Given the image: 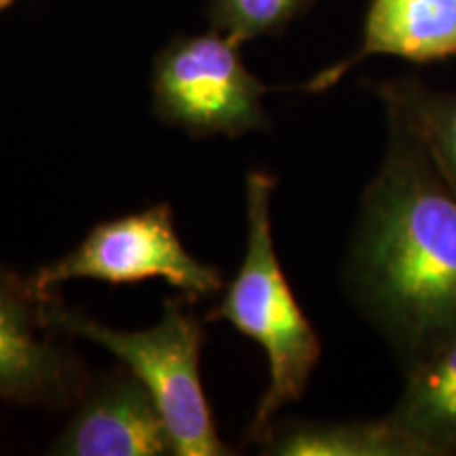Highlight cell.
Segmentation results:
<instances>
[{"label": "cell", "instance_id": "2", "mask_svg": "<svg viewBox=\"0 0 456 456\" xmlns=\"http://www.w3.org/2000/svg\"><path fill=\"white\" fill-rule=\"evenodd\" d=\"M277 184L269 171H249L245 180L248 248L224 298L205 317L224 322L262 346L269 359L271 385L256 408L249 437L260 442L275 414L305 395L322 357V340L300 309L279 265L271 228V195Z\"/></svg>", "mask_w": 456, "mask_h": 456}, {"label": "cell", "instance_id": "3", "mask_svg": "<svg viewBox=\"0 0 456 456\" xmlns=\"http://www.w3.org/2000/svg\"><path fill=\"white\" fill-rule=\"evenodd\" d=\"M191 305L184 296L167 298L161 322L142 332L108 328L66 306L57 292L49 302V315L57 328L98 342L138 376L167 425L174 454L226 456L232 448L220 440L199 374L203 326Z\"/></svg>", "mask_w": 456, "mask_h": 456}, {"label": "cell", "instance_id": "9", "mask_svg": "<svg viewBox=\"0 0 456 456\" xmlns=\"http://www.w3.org/2000/svg\"><path fill=\"white\" fill-rule=\"evenodd\" d=\"M387 419L427 456L456 452V336L408 363L406 387Z\"/></svg>", "mask_w": 456, "mask_h": 456}, {"label": "cell", "instance_id": "12", "mask_svg": "<svg viewBox=\"0 0 456 456\" xmlns=\"http://www.w3.org/2000/svg\"><path fill=\"white\" fill-rule=\"evenodd\" d=\"M311 4L313 0H209L208 17L212 30L241 45L281 32Z\"/></svg>", "mask_w": 456, "mask_h": 456}, {"label": "cell", "instance_id": "8", "mask_svg": "<svg viewBox=\"0 0 456 456\" xmlns=\"http://www.w3.org/2000/svg\"><path fill=\"white\" fill-rule=\"evenodd\" d=\"M456 53V0H372L363 21L359 49L326 68L305 91L319 94L372 55H395L410 61H436Z\"/></svg>", "mask_w": 456, "mask_h": 456}, {"label": "cell", "instance_id": "7", "mask_svg": "<svg viewBox=\"0 0 456 456\" xmlns=\"http://www.w3.org/2000/svg\"><path fill=\"white\" fill-rule=\"evenodd\" d=\"M51 454L161 456L174 446L155 399L123 366L87 387Z\"/></svg>", "mask_w": 456, "mask_h": 456}, {"label": "cell", "instance_id": "1", "mask_svg": "<svg viewBox=\"0 0 456 456\" xmlns=\"http://www.w3.org/2000/svg\"><path fill=\"white\" fill-rule=\"evenodd\" d=\"M389 117L385 161L353 232V300L412 363L456 336V192L408 125Z\"/></svg>", "mask_w": 456, "mask_h": 456}, {"label": "cell", "instance_id": "11", "mask_svg": "<svg viewBox=\"0 0 456 456\" xmlns=\"http://www.w3.org/2000/svg\"><path fill=\"white\" fill-rule=\"evenodd\" d=\"M387 112L408 125L456 192V91H431L416 81L379 89Z\"/></svg>", "mask_w": 456, "mask_h": 456}, {"label": "cell", "instance_id": "6", "mask_svg": "<svg viewBox=\"0 0 456 456\" xmlns=\"http://www.w3.org/2000/svg\"><path fill=\"white\" fill-rule=\"evenodd\" d=\"M57 292V289H55ZM55 292L0 265V399L66 410L91 385L70 334L49 315Z\"/></svg>", "mask_w": 456, "mask_h": 456}, {"label": "cell", "instance_id": "5", "mask_svg": "<svg viewBox=\"0 0 456 456\" xmlns=\"http://www.w3.org/2000/svg\"><path fill=\"white\" fill-rule=\"evenodd\" d=\"M30 279L43 292H55L72 279L112 285L165 279L191 302L212 298L222 289V273L188 254L174 226L167 203L114 218L91 228L77 249Z\"/></svg>", "mask_w": 456, "mask_h": 456}, {"label": "cell", "instance_id": "10", "mask_svg": "<svg viewBox=\"0 0 456 456\" xmlns=\"http://www.w3.org/2000/svg\"><path fill=\"white\" fill-rule=\"evenodd\" d=\"M258 444L262 452L281 456H427L387 416L368 423H273Z\"/></svg>", "mask_w": 456, "mask_h": 456}, {"label": "cell", "instance_id": "4", "mask_svg": "<svg viewBox=\"0 0 456 456\" xmlns=\"http://www.w3.org/2000/svg\"><path fill=\"white\" fill-rule=\"evenodd\" d=\"M239 47L218 30L175 37L155 57L152 112L195 138L269 129L262 108L269 89L245 68Z\"/></svg>", "mask_w": 456, "mask_h": 456}, {"label": "cell", "instance_id": "13", "mask_svg": "<svg viewBox=\"0 0 456 456\" xmlns=\"http://www.w3.org/2000/svg\"><path fill=\"white\" fill-rule=\"evenodd\" d=\"M15 0H0V11H4V9H9L11 4H13Z\"/></svg>", "mask_w": 456, "mask_h": 456}]
</instances>
